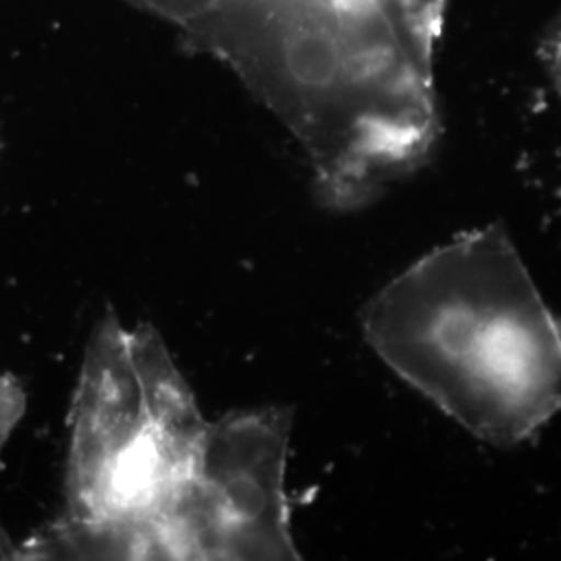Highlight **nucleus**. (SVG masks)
Returning <instances> with one entry per match:
<instances>
[{
  "mask_svg": "<svg viewBox=\"0 0 561 561\" xmlns=\"http://www.w3.org/2000/svg\"><path fill=\"white\" fill-rule=\"evenodd\" d=\"M25 391L11 375H0V449L25 414Z\"/></svg>",
  "mask_w": 561,
  "mask_h": 561,
  "instance_id": "4",
  "label": "nucleus"
},
{
  "mask_svg": "<svg viewBox=\"0 0 561 561\" xmlns=\"http://www.w3.org/2000/svg\"><path fill=\"white\" fill-rule=\"evenodd\" d=\"M291 408L208 422L192 477L154 537V560H300L285 468Z\"/></svg>",
  "mask_w": 561,
  "mask_h": 561,
  "instance_id": "3",
  "label": "nucleus"
},
{
  "mask_svg": "<svg viewBox=\"0 0 561 561\" xmlns=\"http://www.w3.org/2000/svg\"><path fill=\"white\" fill-rule=\"evenodd\" d=\"M539 57L561 102V15L547 25L539 44Z\"/></svg>",
  "mask_w": 561,
  "mask_h": 561,
  "instance_id": "5",
  "label": "nucleus"
},
{
  "mask_svg": "<svg viewBox=\"0 0 561 561\" xmlns=\"http://www.w3.org/2000/svg\"><path fill=\"white\" fill-rule=\"evenodd\" d=\"M65 518L25 558L154 560V537L192 477L208 422L161 335L108 314L71 405Z\"/></svg>",
  "mask_w": 561,
  "mask_h": 561,
  "instance_id": "2",
  "label": "nucleus"
},
{
  "mask_svg": "<svg viewBox=\"0 0 561 561\" xmlns=\"http://www.w3.org/2000/svg\"><path fill=\"white\" fill-rule=\"evenodd\" d=\"M366 343L472 437L510 449L561 412V321L503 222L458 233L366 301Z\"/></svg>",
  "mask_w": 561,
  "mask_h": 561,
  "instance_id": "1",
  "label": "nucleus"
}]
</instances>
